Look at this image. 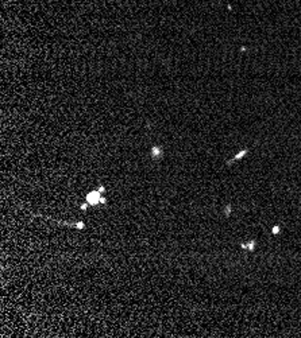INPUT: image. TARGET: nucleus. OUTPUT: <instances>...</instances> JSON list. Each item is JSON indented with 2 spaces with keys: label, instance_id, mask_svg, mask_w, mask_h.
Returning <instances> with one entry per match:
<instances>
[{
  "label": "nucleus",
  "instance_id": "nucleus-1",
  "mask_svg": "<svg viewBox=\"0 0 301 338\" xmlns=\"http://www.w3.org/2000/svg\"><path fill=\"white\" fill-rule=\"evenodd\" d=\"M101 198H103V194L95 189V190L89 191L88 194L85 195V201L89 203V206H97V205H101Z\"/></svg>",
  "mask_w": 301,
  "mask_h": 338
},
{
  "label": "nucleus",
  "instance_id": "nucleus-2",
  "mask_svg": "<svg viewBox=\"0 0 301 338\" xmlns=\"http://www.w3.org/2000/svg\"><path fill=\"white\" fill-rule=\"evenodd\" d=\"M149 155H150V158L154 159V161H161V159L163 158V155H165V152H163V148L161 146H153L150 148Z\"/></svg>",
  "mask_w": 301,
  "mask_h": 338
},
{
  "label": "nucleus",
  "instance_id": "nucleus-3",
  "mask_svg": "<svg viewBox=\"0 0 301 338\" xmlns=\"http://www.w3.org/2000/svg\"><path fill=\"white\" fill-rule=\"evenodd\" d=\"M255 247H257V240H250V241L242 242V244H240V248H242V249H247L249 252H254Z\"/></svg>",
  "mask_w": 301,
  "mask_h": 338
},
{
  "label": "nucleus",
  "instance_id": "nucleus-4",
  "mask_svg": "<svg viewBox=\"0 0 301 338\" xmlns=\"http://www.w3.org/2000/svg\"><path fill=\"white\" fill-rule=\"evenodd\" d=\"M247 152H249V150H247V148H246V150L239 151V152H238L236 155L234 156V158H232V159H229V161H227V163H226V164H227V166H231L235 161H240V159H242L243 156H246V155H247Z\"/></svg>",
  "mask_w": 301,
  "mask_h": 338
},
{
  "label": "nucleus",
  "instance_id": "nucleus-5",
  "mask_svg": "<svg viewBox=\"0 0 301 338\" xmlns=\"http://www.w3.org/2000/svg\"><path fill=\"white\" fill-rule=\"evenodd\" d=\"M231 212H232V206L229 205H226L224 206V209H223V213H224V217H229V216H231Z\"/></svg>",
  "mask_w": 301,
  "mask_h": 338
},
{
  "label": "nucleus",
  "instance_id": "nucleus-6",
  "mask_svg": "<svg viewBox=\"0 0 301 338\" xmlns=\"http://www.w3.org/2000/svg\"><path fill=\"white\" fill-rule=\"evenodd\" d=\"M279 233H281V226H279V225H274V226L272 228V235L277 236V235H279Z\"/></svg>",
  "mask_w": 301,
  "mask_h": 338
},
{
  "label": "nucleus",
  "instance_id": "nucleus-7",
  "mask_svg": "<svg viewBox=\"0 0 301 338\" xmlns=\"http://www.w3.org/2000/svg\"><path fill=\"white\" fill-rule=\"evenodd\" d=\"M72 226L77 228V229H84V228H85V224H84V222H81V221H80V222H76V224H73Z\"/></svg>",
  "mask_w": 301,
  "mask_h": 338
},
{
  "label": "nucleus",
  "instance_id": "nucleus-8",
  "mask_svg": "<svg viewBox=\"0 0 301 338\" xmlns=\"http://www.w3.org/2000/svg\"><path fill=\"white\" fill-rule=\"evenodd\" d=\"M88 206H89V203L85 201V202H82L81 205H80V209H81V210H84V212H85V210H88Z\"/></svg>",
  "mask_w": 301,
  "mask_h": 338
},
{
  "label": "nucleus",
  "instance_id": "nucleus-9",
  "mask_svg": "<svg viewBox=\"0 0 301 338\" xmlns=\"http://www.w3.org/2000/svg\"><path fill=\"white\" fill-rule=\"evenodd\" d=\"M97 190H99V191L101 193V194H104V193L107 191V190H105V187H104L103 185H99V186H97Z\"/></svg>",
  "mask_w": 301,
  "mask_h": 338
}]
</instances>
